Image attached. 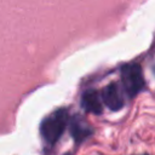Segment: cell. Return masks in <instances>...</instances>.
<instances>
[{
  "label": "cell",
  "mask_w": 155,
  "mask_h": 155,
  "mask_svg": "<svg viewBox=\"0 0 155 155\" xmlns=\"http://www.w3.org/2000/svg\"><path fill=\"white\" fill-rule=\"evenodd\" d=\"M69 121L68 110L62 108L45 117L40 126V133L48 145L56 144L63 136Z\"/></svg>",
  "instance_id": "1"
},
{
  "label": "cell",
  "mask_w": 155,
  "mask_h": 155,
  "mask_svg": "<svg viewBox=\"0 0 155 155\" xmlns=\"http://www.w3.org/2000/svg\"><path fill=\"white\" fill-rule=\"evenodd\" d=\"M121 81L124 90L128 97L137 96L144 87V78L142 68L138 63H130L122 67L121 69Z\"/></svg>",
  "instance_id": "2"
},
{
  "label": "cell",
  "mask_w": 155,
  "mask_h": 155,
  "mask_svg": "<svg viewBox=\"0 0 155 155\" xmlns=\"http://www.w3.org/2000/svg\"><path fill=\"white\" fill-rule=\"evenodd\" d=\"M101 99L110 110H114V111L120 110L125 104L122 91L119 87V85L115 82H111L103 88Z\"/></svg>",
  "instance_id": "3"
},
{
  "label": "cell",
  "mask_w": 155,
  "mask_h": 155,
  "mask_svg": "<svg viewBox=\"0 0 155 155\" xmlns=\"http://www.w3.org/2000/svg\"><path fill=\"white\" fill-rule=\"evenodd\" d=\"M81 104L84 109L88 113L101 114L103 110L101 96L96 90H87L86 92H84L81 98Z\"/></svg>",
  "instance_id": "4"
},
{
  "label": "cell",
  "mask_w": 155,
  "mask_h": 155,
  "mask_svg": "<svg viewBox=\"0 0 155 155\" xmlns=\"http://www.w3.org/2000/svg\"><path fill=\"white\" fill-rule=\"evenodd\" d=\"M70 132L74 139L78 143H80L92 133V130L85 122L84 119H81L80 116H75L70 122Z\"/></svg>",
  "instance_id": "5"
},
{
  "label": "cell",
  "mask_w": 155,
  "mask_h": 155,
  "mask_svg": "<svg viewBox=\"0 0 155 155\" xmlns=\"http://www.w3.org/2000/svg\"><path fill=\"white\" fill-rule=\"evenodd\" d=\"M144 155H148V154H144Z\"/></svg>",
  "instance_id": "6"
}]
</instances>
